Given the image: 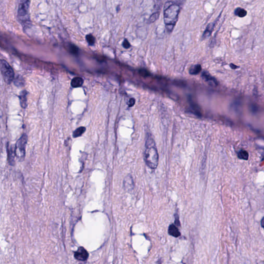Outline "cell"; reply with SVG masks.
I'll return each mask as SVG.
<instances>
[{"label": "cell", "instance_id": "obj_1", "mask_svg": "<svg viewBox=\"0 0 264 264\" xmlns=\"http://www.w3.org/2000/svg\"><path fill=\"white\" fill-rule=\"evenodd\" d=\"M180 12V5L172 2H168L164 5V20L166 29L170 33L178 21Z\"/></svg>", "mask_w": 264, "mask_h": 264}, {"label": "cell", "instance_id": "obj_2", "mask_svg": "<svg viewBox=\"0 0 264 264\" xmlns=\"http://www.w3.org/2000/svg\"><path fill=\"white\" fill-rule=\"evenodd\" d=\"M146 164L152 169H155L159 164V154L155 143L151 136H148L146 140V149L144 153Z\"/></svg>", "mask_w": 264, "mask_h": 264}, {"label": "cell", "instance_id": "obj_3", "mask_svg": "<svg viewBox=\"0 0 264 264\" xmlns=\"http://www.w3.org/2000/svg\"><path fill=\"white\" fill-rule=\"evenodd\" d=\"M1 72L3 79L7 84H10L13 81L14 73L12 67L4 59H1L0 62Z\"/></svg>", "mask_w": 264, "mask_h": 264}, {"label": "cell", "instance_id": "obj_4", "mask_svg": "<svg viewBox=\"0 0 264 264\" xmlns=\"http://www.w3.org/2000/svg\"><path fill=\"white\" fill-rule=\"evenodd\" d=\"M27 142L28 136L26 134H23L16 143V148L14 150L15 155L20 160H22L24 159Z\"/></svg>", "mask_w": 264, "mask_h": 264}, {"label": "cell", "instance_id": "obj_5", "mask_svg": "<svg viewBox=\"0 0 264 264\" xmlns=\"http://www.w3.org/2000/svg\"><path fill=\"white\" fill-rule=\"evenodd\" d=\"M30 2L29 1H22L19 4V8L18 11V17L22 18L28 16L29 13V6H30Z\"/></svg>", "mask_w": 264, "mask_h": 264}, {"label": "cell", "instance_id": "obj_6", "mask_svg": "<svg viewBox=\"0 0 264 264\" xmlns=\"http://www.w3.org/2000/svg\"><path fill=\"white\" fill-rule=\"evenodd\" d=\"M75 259L80 261H86L88 259L89 254L84 247H80L74 254Z\"/></svg>", "mask_w": 264, "mask_h": 264}, {"label": "cell", "instance_id": "obj_7", "mask_svg": "<svg viewBox=\"0 0 264 264\" xmlns=\"http://www.w3.org/2000/svg\"><path fill=\"white\" fill-rule=\"evenodd\" d=\"M202 77L210 85L217 86L218 85V82L216 79L212 77L207 72L204 71L202 73Z\"/></svg>", "mask_w": 264, "mask_h": 264}, {"label": "cell", "instance_id": "obj_8", "mask_svg": "<svg viewBox=\"0 0 264 264\" xmlns=\"http://www.w3.org/2000/svg\"><path fill=\"white\" fill-rule=\"evenodd\" d=\"M124 186L126 190L128 191H131L134 188V181L131 175L127 176L124 180Z\"/></svg>", "mask_w": 264, "mask_h": 264}, {"label": "cell", "instance_id": "obj_9", "mask_svg": "<svg viewBox=\"0 0 264 264\" xmlns=\"http://www.w3.org/2000/svg\"><path fill=\"white\" fill-rule=\"evenodd\" d=\"M168 233L170 235L175 237L176 238L180 236V233L179 229H178L176 225L173 224H172L169 226V229H168Z\"/></svg>", "mask_w": 264, "mask_h": 264}, {"label": "cell", "instance_id": "obj_10", "mask_svg": "<svg viewBox=\"0 0 264 264\" xmlns=\"http://www.w3.org/2000/svg\"><path fill=\"white\" fill-rule=\"evenodd\" d=\"M28 92L26 90H23L20 93L19 99L20 102V105L23 108H26L27 106V95Z\"/></svg>", "mask_w": 264, "mask_h": 264}, {"label": "cell", "instance_id": "obj_11", "mask_svg": "<svg viewBox=\"0 0 264 264\" xmlns=\"http://www.w3.org/2000/svg\"><path fill=\"white\" fill-rule=\"evenodd\" d=\"M84 80L80 77H75L71 81V85L73 88H78L82 86Z\"/></svg>", "mask_w": 264, "mask_h": 264}, {"label": "cell", "instance_id": "obj_12", "mask_svg": "<svg viewBox=\"0 0 264 264\" xmlns=\"http://www.w3.org/2000/svg\"><path fill=\"white\" fill-rule=\"evenodd\" d=\"M202 70V67L200 65H196L192 66L189 70V73L191 75H197Z\"/></svg>", "mask_w": 264, "mask_h": 264}, {"label": "cell", "instance_id": "obj_13", "mask_svg": "<svg viewBox=\"0 0 264 264\" xmlns=\"http://www.w3.org/2000/svg\"><path fill=\"white\" fill-rule=\"evenodd\" d=\"M86 131V127H81L74 131L73 133V137L74 138H78L82 135Z\"/></svg>", "mask_w": 264, "mask_h": 264}, {"label": "cell", "instance_id": "obj_14", "mask_svg": "<svg viewBox=\"0 0 264 264\" xmlns=\"http://www.w3.org/2000/svg\"><path fill=\"white\" fill-rule=\"evenodd\" d=\"M214 25L215 24L214 23H212V24H209L207 27L206 30L204 33L203 35V37L205 38L207 37L208 36H209L211 35V33L212 32L213 30L214 29Z\"/></svg>", "mask_w": 264, "mask_h": 264}, {"label": "cell", "instance_id": "obj_15", "mask_svg": "<svg viewBox=\"0 0 264 264\" xmlns=\"http://www.w3.org/2000/svg\"><path fill=\"white\" fill-rule=\"evenodd\" d=\"M235 14L236 16L240 17L243 18L247 15V12L244 9L241 8H237L235 10Z\"/></svg>", "mask_w": 264, "mask_h": 264}, {"label": "cell", "instance_id": "obj_16", "mask_svg": "<svg viewBox=\"0 0 264 264\" xmlns=\"http://www.w3.org/2000/svg\"><path fill=\"white\" fill-rule=\"evenodd\" d=\"M238 158L244 160H247L248 159V153L245 150H240L238 153Z\"/></svg>", "mask_w": 264, "mask_h": 264}, {"label": "cell", "instance_id": "obj_17", "mask_svg": "<svg viewBox=\"0 0 264 264\" xmlns=\"http://www.w3.org/2000/svg\"><path fill=\"white\" fill-rule=\"evenodd\" d=\"M15 155V151H13V150L12 149H10V150H8V157L9 163L10 164H14V156Z\"/></svg>", "mask_w": 264, "mask_h": 264}, {"label": "cell", "instance_id": "obj_18", "mask_svg": "<svg viewBox=\"0 0 264 264\" xmlns=\"http://www.w3.org/2000/svg\"><path fill=\"white\" fill-rule=\"evenodd\" d=\"M86 40L90 46H93L95 42V38L91 34H88L86 36Z\"/></svg>", "mask_w": 264, "mask_h": 264}, {"label": "cell", "instance_id": "obj_19", "mask_svg": "<svg viewBox=\"0 0 264 264\" xmlns=\"http://www.w3.org/2000/svg\"><path fill=\"white\" fill-rule=\"evenodd\" d=\"M14 84L17 86H21L24 84V81L21 77H18L14 80Z\"/></svg>", "mask_w": 264, "mask_h": 264}, {"label": "cell", "instance_id": "obj_20", "mask_svg": "<svg viewBox=\"0 0 264 264\" xmlns=\"http://www.w3.org/2000/svg\"><path fill=\"white\" fill-rule=\"evenodd\" d=\"M139 73L140 74V75H142V77H144V78L149 77L150 75L149 71L147 70L144 69L139 70Z\"/></svg>", "mask_w": 264, "mask_h": 264}, {"label": "cell", "instance_id": "obj_21", "mask_svg": "<svg viewBox=\"0 0 264 264\" xmlns=\"http://www.w3.org/2000/svg\"><path fill=\"white\" fill-rule=\"evenodd\" d=\"M159 13H153L151 16V17H150V19H149V21L151 23H152V22L155 21L159 18Z\"/></svg>", "mask_w": 264, "mask_h": 264}, {"label": "cell", "instance_id": "obj_22", "mask_svg": "<svg viewBox=\"0 0 264 264\" xmlns=\"http://www.w3.org/2000/svg\"><path fill=\"white\" fill-rule=\"evenodd\" d=\"M70 52L74 54H76L78 53V48H77L75 45H72L70 46Z\"/></svg>", "mask_w": 264, "mask_h": 264}, {"label": "cell", "instance_id": "obj_23", "mask_svg": "<svg viewBox=\"0 0 264 264\" xmlns=\"http://www.w3.org/2000/svg\"><path fill=\"white\" fill-rule=\"evenodd\" d=\"M122 46L125 49H129L131 46L130 42H129V41L127 40V39H124V40L123 41L122 43Z\"/></svg>", "mask_w": 264, "mask_h": 264}, {"label": "cell", "instance_id": "obj_24", "mask_svg": "<svg viewBox=\"0 0 264 264\" xmlns=\"http://www.w3.org/2000/svg\"><path fill=\"white\" fill-rule=\"evenodd\" d=\"M135 102V100L134 99H131L130 101H129V107H132V106H133L134 105Z\"/></svg>", "mask_w": 264, "mask_h": 264}, {"label": "cell", "instance_id": "obj_25", "mask_svg": "<svg viewBox=\"0 0 264 264\" xmlns=\"http://www.w3.org/2000/svg\"><path fill=\"white\" fill-rule=\"evenodd\" d=\"M175 225H177V226H180V221H179V217H178V215H176V217H175Z\"/></svg>", "mask_w": 264, "mask_h": 264}, {"label": "cell", "instance_id": "obj_26", "mask_svg": "<svg viewBox=\"0 0 264 264\" xmlns=\"http://www.w3.org/2000/svg\"><path fill=\"white\" fill-rule=\"evenodd\" d=\"M230 67H231V68L233 69H237V68H238V66H237L236 65H234L233 64H230Z\"/></svg>", "mask_w": 264, "mask_h": 264}, {"label": "cell", "instance_id": "obj_27", "mask_svg": "<svg viewBox=\"0 0 264 264\" xmlns=\"http://www.w3.org/2000/svg\"><path fill=\"white\" fill-rule=\"evenodd\" d=\"M261 227H263V228L264 229V217L262 219L261 221Z\"/></svg>", "mask_w": 264, "mask_h": 264}]
</instances>
